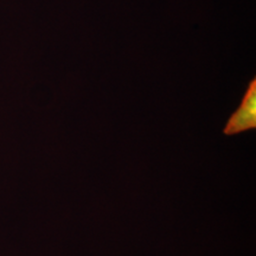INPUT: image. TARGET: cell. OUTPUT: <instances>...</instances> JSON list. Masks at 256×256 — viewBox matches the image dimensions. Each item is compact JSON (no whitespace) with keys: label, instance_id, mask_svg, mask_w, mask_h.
<instances>
[{"label":"cell","instance_id":"cell-1","mask_svg":"<svg viewBox=\"0 0 256 256\" xmlns=\"http://www.w3.org/2000/svg\"><path fill=\"white\" fill-rule=\"evenodd\" d=\"M256 128V78L249 82L238 108L223 128L224 136H238Z\"/></svg>","mask_w":256,"mask_h":256}]
</instances>
